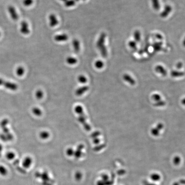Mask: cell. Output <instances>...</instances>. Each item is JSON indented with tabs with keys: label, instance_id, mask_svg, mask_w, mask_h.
I'll return each mask as SVG.
<instances>
[{
	"label": "cell",
	"instance_id": "cell-47",
	"mask_svg": "<svg viewBox=\"0 0 185 185\" xmlns=\"http://www.w3.org/2000/svg\"><path fill=\"white\" fill-rule=\"evenodd\" d=\"M156 37L157 39H158L159 40H161L163 39V37H162V36L159 34H156Z\"/></svg>",
	"mask_w": 185,
	"mask_h": 185
},
{
	"label": "cell",
	"instance_id": "cell-24",
	"mask_svg": "<svg viewBox=\"0 0 185 185\" xmlns=\"http://www.w3.org/2000/svg\"><path fill=\"white\" fill-rule=\"evenodd\" d=\"M64 3H65L64 5L67 7L73 6L76 4V2L74 0H67Z\"/></svg>",
	"mask_w": 185,
	"mask_h": 185
},
{
	"label": "cell",
	"instance_id": "cell-11",
	"mask_svg": "<svg viewBox=\"0 0 185 185\" xmlns=\"http://www.w3.org/2000/svg\"><path fill=\"white\" fill-rule=\"evenodd\" d=\"M150 179L153 182L159 181L161 179V176L160 174L157 172H153L150 175Z\"/></svg>",
	"mask_w": 185,
	"mask_h": 185
},
{
	"label": "cell",
	"instance_id": "cell-56",
	"mask_svg": "<svg viewBox=\"0 0 185 185\" xmlns=\"http://www.w3.org/2000/svg\"><path fill=\"white\" fill-rule=\"evenodd\" d=\"M1 32H0V37H1Z\"/></svg>",
	"mask_w": 185,
	"mask_h": 185
},
{
	"label": "cell",
	"instance_id": "cell-34",
	"mask_svg": "<svg viewBox=\"0 0 185 185\" xmlns=\"http://www.w3.org/2000/svg\"><path fill=\"white\" fill-rule=\"evenodd\" d=\"M162 43H156L154 44L153 48L156 51L161 50L162 48Z\"/></svg>",
	"mask_w": 185,
	"mask_h": 185
},
{
	"label": "cell",
	"instance_id": "cell-22",
	"mask_svg": "<svg viewBox=\"0 0 185 185\" xmlns=\"http://www.w3.org/2000/svg\"><path fill=\"white\" fill-rule=\"evenodd\" d=\"M50 136L49 132L47 131H43L41 132L40 134V137L42 139H48Z\"/></svg>",
	"mask_w": 185,
	"mask_h": 185
},
{
	"label": "cell",
	"instance_id": "cell-44",
	"mask_svg": "<svg viewBox=\"0 0 185 185\" xmlns=\"http://www.w3.org/2000/svg\"><path fill=\"white\" fill-rule=\"evenodd\" d=\"M183 64L182 62H178V63H177V64H176V67H177V68H178V69H181V68H183Z\"/></svg>",
	"mask_w": 185,
	"mask_h": 185
},
{
	"label": "cell",
	"instance_id": "cell-50",
	"mask_svg": "<svg viewBox=\"0 0 185 185\" xmlns=\"http://www.w3.org/2000/svg\"><path fill=\"white\" fill-rule=\"evenodd\" d=\"M4 80L2 78H0V86L2 85L3 83Z\"/></svg>",
	"mask_w": 185,
	"mask_h": 185
},
{
	"label": "cell",
	"instance_id": "cell-28",
	"mask_svg": "<svg viewBox=\"0 0 185 185\" xmlns=\"http://www.w3.org/2000/svg\"><path fill=\"white\" fill-rule=\"evenodd\" d=\"M94 65L97 69H101L104 67V64L103 61L101 60H98L95 62Z\"/></svg>",
	"mask_w": 185,
	"mask_h": 185
},
{
	"label": "cell",
	"instance_id": "cell-45",
	"mask_svg": "<svg viewBox=\"0 0 185 185\" xmlns=\"http://www.w3.org/2000/svg\"><path fill=\"white\" fill-rule=\"evenodd\" d=\"M96 185H106L105 183L103 181L100 179V180H98L96 183Z\"/></svg>",
	"mask_w": 185,
	"mask_h": 185
},
{
	"label": "cell",
	"instance_id": "cell-1",
	"mask_svg": "<svg viewBox=\"0 0 185 185\" xmlns=\"http://www.w3.org/2000/svg\"><path fill=\"white\" fill-rule=\"evenodd\" d=\"M106 37V34L105 33H102L96 43V46L100 51V53L103 57H107L108 55V51L105 45Z\"/></svg>",
	"mask_w": 185,
	"mask_h": 185
},
{
	"label": "cell",
	"instance_id": "cell-33",
	"mask_svg": "<svg viewBox=\"0 0 185 185\" xmlns=\"http://www.w3.org/2000/svg\"><path fill=\"white\" fill-rule=\"evenodd\" d=\"M166 105V102L163 100H161L160 101L156 102V103L154 104V106L155 107L163 106Z\"/></svg>",
	"mask_w": 185,
	"mask_h": 185
},
{
	"label": "cell",
	"instance_id": "cell-20",
	"mask_svg": "<svg viewBox=\"0 0 185 185\" xmlns=\"http://www.w3.org/2000/svg\"><path fill=\"white\" fill-rule=\"evenodd\" d=\"M67 63L70 65H74L77 63V60L76 58L74 57H69L67 58L66 60Z\"/></svg>",
	"mask_w": 185,
	"mask_h": 185
},
{
	"label": "cell",
	"instance_id": "cell-7",
	"mask_svg": "<svg viewBox=\"0 0 185 185\" xmlns=\"http://www.w3.org/2000/svg\"><path fill=\"white\" fill-rule=\"evenodd\" d=\"M84 148V145L82 144L79 145L77 148L76 150L75 151L74 156L76 159L80 158L83 155L82 150Z\"/></svg>",
	"mask_w": 185,
	"mask_h": 185
},
{
	"label": "cell",
	"instance_id": "cell-36",
	"mask_svg": "<svg viewBox=\"0 0 185 185\" xmlns=\"http://www.w3.org/2000/svg\"><path fill=\"white\" fill-rule=\"evenodd\" d=\"M159 131L156 128H152L151 133L154 136H158L159 135Z\"/></svg>",
	"mask_w": 185,
	"mask_h": 185
},
{
	"label": "cell",
	"instance_id": "cell-10",
	"mask_svg": "<svg viewBox=\"0 0 185 185\" xmlns=\"http://www.w3.org/2000/svg\"><path fill=\"white\" fill-rule=\"evenodd\" d=\"M49 25L51 27H55L58 24V21L55 15L51 14L49 16Z\"/></svg>",
	"mask_w": 185,
	"mask_h": 185
},
{
	"label": "cell",
	"instance_id": "cell-16",
	"mask_svg": "<svg viewBox=\"0 0 185 185\" xmlns=\"http://www.w3.org/2000/svg\"><path fill=\"white\" fill-rule=\"evenodd\" d=\"M73 46L74 50L76 53H78L80 50V43L78 40L74 39L73 41Z\"/></svg>",
	"mask_w": 185,
	"mask_h": 185
},
{
	"label": "cell",
	"instance_id": "cell-18",
	"mask_svg": "<svg viewBox=\"0 0 185 185\" xmlns=\"http://www.w3.org/2000/svg\"><path fill=\"white\" fill-rule=\"evenodd\" d=\"M134 41L136 43L139 42L141 40V33L139 30H136L133 34Z\"/></svg>",
	"mask_w": 185,
	"mask_h": 185
},
{
	"label": "cell",
	"instance_id": "cell-12",
	"mask_svg": "<svg viewBox=\"0 0 185 185\" xmlns=\"http://www.w3.org/2000/svg\"><path fill=\"white\" fill-rule=\"evenodd\" d=\"M88 90H89V87L88 86H84L78 88L76 90L75 93L77 96H80L84 94Z\"/></svg>",
	"mask_w": 185,
	"mask_h": 185
},
{
	"label": "cell",
	"instance_id": "cell-40",
	"mask_svg": "<svg viewBox=\"0 0 185 185\" xmlns=\"http://www.w3.org/2000/svg\"><path fill=\"white\" fill-rule=\"evenodd\" d=\"M82 175L81 173V172H77L76 174V175H75V178H76V179L77 180H80L82 178Z\"/></svg>",
	"mask_w": 185,
	"mask_h": 185
},
{
	"label": "cell",
	"instance_id": "cell-23",
	"mask_svg": "<svg viewBox=\"0 0 185 185\" xmlns=\"http://www.w3.org/2000/svg\"><path fill=\"white\" fill-rule=\"evenodd\" d=\"M32 112L34 115L37 116H40L42 114V111L39 109V108H37V107H35L32 109Z\"/></svg>",
	"mask_w": 185,
	"mask_h": 185
},
{
	"label": "cell",
	"instance_id": "cell-32",
	"mask_svg": "<svg viewBox=\"0 0 185 185\" xmlns=\"http://www.w3.org/2000/svg\"><path fill=\"white\" fill-rule=\"evenodd\" d=\"M35 96L36 98L38 100H40L42 98H43V93L42 90H37L36 92Z\"/></svg>",
	"mask_w": 185,
	"mask_h": 185
},
{
	"label": "cell",
	"instance_id": "cell-57",
	"mask_svg": "<svg viewBox=\"0 0 185 185\" xmlns=\"http://www.w3.org/2000/svg\"><path fill=\"white\" fill-rule=\"evenodd\" d=\"M83 1H86V0H83Z\"/></svg>",
	"mask_w": 185,
	"mask_h": 185
},
{
	"label": "cell",
	"instance_id": "cell-15",
	"mask_svg": "<svg viewBox=\"0 0 185 185\" xmlns=\"http://www.w3.org/2000/svg\"><path fill=\"white\" fill-rule=\"evenodd\" d=\"M68 39V37L66 34L57 35L54 37V40L57 42L66 41Z\"/></svg>",
	"mask_w": 185,
	"mask_h": 185
},
{
	"label": "cell",
	"instance_id": "cell-27",
	"mask_svg": "<svg viewBox=\"0 0 185 185\" xmlns=\"http://www.w3.org/2000/svg\"><path fill=\"white\" fill-rule=\"evenodd\" d=\"M8 173L7 169L3 165H0V175L3 176H6Z\"/></svg>",
	"mask_w": 185,
	"mask_h": 185
},
{
	"label": "cell",
	"instance_id": "cell-19",
	"mask_svg": "<svg viewBox=\"0 0 185 185\" xmlns=\"http://www.w3.org/2000/svg\"><path fill=\"white\" fill-rule=\"evenodd\" d=\"M153 7L155 10H159L160 8V2L159 0H152Z\"/></svg>",
	"mask_w": 185,
	"mask_h": 185
},
{
	"label": "cell",
	"instance_id": "cell-31",
	"mask_svg": "<svg viewBox=\"0 0 185 185\" xmlns=\"http://www.w3.org/2000/svg\"><path fill=\"white\" fill-rule=\"evenodd\" d=\"M106 144H105V143L101 144V145H98L94 147V148H93V150H94L95 151H99L103 149L104 148H105V147H106Z\"/></svg>",
	"mask_w": 185,
	"mask_h": 185
},
{
	"label": "cell",
	"instance_id": "cell-30",
	"mask_svg": "<svg viewBox=\"0 0 185 185\" xmlns=\"http://www.w3.org/2000/svg\"><path fill=\"white\" fill-rule=\"evenodd\" d=\"M15 155L14 153L12 152H9L6 154V157L7 159L10 160H13L15 158Z\"/></svg>",
	"mask_w": 185,
	"mask_h": 185
},
{
	"label": "cell",
	"instance_id": "cell-8",
	"mask_svg": "<svg viewBox=\"0 0 185 185\" xmlns=\"http://www.w3.org/2000/svg\"><path fill=\"white\" fill-rule=\"evenodd\" d=\"M33 163L32 158L30 156H27L23 159L22 162V165L25 169H29L31 167Z\"/></svg>",
	"mask_w": 185,
	"mask_h": 185
},
{
	"label": "cell",
	"instance_id": "cell-54",
	"mask_svg": "<svg viewBox=\"0 0 185 185\" xmlns=\"http://www.w3.org/2000/svg\"><path fill=\"white\" fill-rule=\"evenodd\" d=\"M60 1H62L64 2H65L67 0H60Z\"/></svg>",
	"mask_w": 185,
	"mask_h": 185
},
{
	"label": "cell",
	"instance_id": "cell-25",
	"mask_svg": "<svg viewBox=\"0 0 185 185\" xmlns=\"http://www.w3.org/2000/svg\"><path fill=\"white\" fill-rule=\"evenodd\" d=\"M128 45L131 49L136 50L137 48V43L134 40H131L128 43Z\"/></svg>",
	"mask_w": 185,
	"mask_h": 185
},
{
	"label": "cell",
	"instance_id": "cell-37",
	"mask_svg": "<svg viewBox=\"0 0 185 185\" xmlns=\"http://www.w3.org/2000/svg\"><path fill=\"white\" fill-rule=\"evenodd\" d=\"M33 0H23V4L25 6L29 7L33 3Z\"/></svg>",
	"mask_w": 185,
	"mask_h": 185
},
{
	"label": "cell",
	"instance_id": "cell-35",
	"mask_svg": "<svg viewBox=\"0 0 185 185\" xmlns=\"http://www.w3.org/2000/svg\"><path fill=\"white\" fill-rule=\"evenodd\" d=\"M74 152L75 150L73 149L72 148H69L66 151V153L68 156H74Z\"/></svg>",
	"mask_w": 185,
	"mask_h": 185
},
{
	"label": "cell",
	"instance_id": "cell-42",
	"mask_svg": "<svg viewBox=\"0 0 185 185\" xmlns=\"http://www.w3.org/2000/svg\"><path fill=\"white\" fill-rule=\"evenodd\" d=\"M163 127H164V125L162 124V123H159L157 125L156 128L158 129L159 131L162 130V128H163Z\"/></svg>",
	"mask_w": 185,
	"mask_h": 185
},
{
	"label": "cell",
	"instance_id": "cell-38",
	"mask_svg": "<svg viewBox=\"0 0 185 185\" xmlns=\"http://www.w3.org/2000/svg\"><path fill=\"white\" fill-rule=\"evenodd\" d=\"M153 99L155 101H156V102H158V101H160V100H161V97L160 95L159 94H157V93H156V94H154L152 95Z\"/></svg>",
	"mask_w": 185,
	"mask_h": 185
},
{
	"label": "cell",
	"instance_id": "cell-46",
	"mask_svg": "<svg viewBox=\"0 0 185 185\" xmlns=\"http://www.w3.org/2000/svg\"><path fill=\"white\" fill-rule=\"evenodd\" d=\"M126 173V171H125L124 169H122V170H120L119 171H118V174L119 175H124Z\"/></svg>",
	"mask_w": 185,
	"mask_h": 185
},
{
	"label": "cell",
	"instance_id": "cell-26",
	"mask_svg": "<svg viewBox=\"0 0 185 185\" xmlns=\"http://www.w3.org/2000/svg\"><path fill=\"white\" fill-rule=\"evenodd\" d=\"M181 157L178 156H176L174 157V158H173V164H174V165L178 166L181 163Z\"/></svg>",
	"mask_w": 185,
	"mask_h": 185
},
{
	"label": "cell",
	"instance_id": "cell-5",
	"mask_svg": "<svg viewBox=\"0 0 185 185\" xmlns=\"http://www.w3.org/2000/svg\"><path fill=\"white\" fill-rule=\"evenodd\" d=\"M2 85H3L7 89L12 90V91H15L18 89V85L14 83L10 82V81H5L4 80Z\"/></svg>",
	"mask_w": 185,
	"mask_h": 185
},
{
	"label": "cell",
	"instance_id": "cell-55",
	"mask_svg": "<svg viewBox=\"0 0 185 185\" xmlns=\"http://www.w3.org/2000/svg\"><path fill=\"white\" fill-rule=\"evenodd\" d=\"M74 1H75V2H78V1H80V0H74Z\"/></svg>",
	"mask_w": 185,
	"mask_h": 185
},
{
	"label": "cell",
	"instance_id": "cell-17",
	"mask_svg": "<svg viewBox=\"0 0 185 185\" xmlns=\"http://www.w3.org/2000/svg\"><path fill=\"white\" fill-rule=\"evenodd\" d=\"M171 76L173 77H181L184 75V73L183 72L178 71L177 70H173L171 72Z\"/></svg>",
	"mask_w": 185,
	"mask_h": 185
},
{
	"label": "cell",
	"instance_id": "cell-6",
	"mask_svg": "<svg viewBox=\"0 0 185 185\" xmlns=\"http://www.w3.org/2000/svg\"><path fill=\"white\" fill-rule=\"evenodd\" d=\"M20 32L23 35H28L30 33L29 25L26 21H23L21 23Z\"/></svg>",
	"mask_w": 185,
	"mask_h": 185
},
{
	"label": "cell",
	"instance_id": "cell-52",
	"mask_svg": "<svg viewBox=\"0 0 185 185\" xmlns=\"http://www.w3.org/2000/svg\"><path fill=\"white\" fill-rule=\"evenodd\" d=\"M3 150V147L0 144V156H1V153L2 151Z\"/></svg>",
	"mask_w": 185,
	"mask_h": 185
},
{
	"label": "cell",
	"instance_id": "cell-14",
	"mask_svg": "<svg viewBox=\"0 0 185 185\" xmlns=\"http://www.w3.org/2000/svg\"><path fill=\"white\" fill-rule=\"evenodd\" d=\"M123 79L126 81L130 84L131 85H134L135 84V81L134 79L132 78V77L127 74H125L123 76Z\"/></svg>",
	"mask_w": 185,
	"mask_h": 185
},
{
	"label": "cell",
	"instance_id": "cell-51",
	"mask_svg": "<svg viewBox=\"0 0 185 185\" xmlns=\"http://www.w3.org/2000/svg\"><path fill=\"white\" fill-rule=\"evenodd\" d=\"M172 185H180L179 182H175L172 184Z\"/></svg>",
	"mask_w": 185,
	"mask_h": 185
},
{
	"label": "cell",
	"instance_id": "cell-4",
	"mask_svg": "<svg viewBox=\"0 0 185 185\" xmlns=\"http://www.w3.org/2000/svg\"><path fill=\"white\" fill-rule=\"evenodd\" d=\"M8 11L10 15L11 18L13 20L16 21L18 19V15L15 8L12 6L10 5L8 7Z\"/></svg>",
	"mask_w": 185,
	"mask_h": 185
},
{
	"label": "cell",
	"instance_id": "cell-43",
	"mask_svg": "<svg viewBox=\"0 0 185 185\" xmlns=\"http://www.w3.org/2000/svg\"><path fill=\"white\" fill-rule=\"evenodd\" d=\"M100 140L99 138H95V139H93V142L94 144H95V145H98V144L100 143Z\"/></svg>",
	"mask_w": 185,
	"mask_h": 185
},
{
	"label": "cell",
	"instance_id": "cell-29",
	"mask_svg": "<svg viewBox=\"0 0 185 185\" xmlns=\"http://www.w3.org/2000/svg\"><path fill=\"white\" fill-rule=\"evenodd\" d=\"M78 80L80 83L85 84L87 82V80L85 76L83 75H80L78 77Z\"/></svg>",
	"mask_w": 185,
	"mask_h": 185
},
{
	"label": "cell",
	"instance_id": "cell-13",
	"mask_svg": "<svg viewBox=\"0 0 185 185\" xmlns=\"http://www.w3.org/2000/svg\"><path fill=\"white\" fill-rule=\"evenodd\" d=\"M155 70L157 73L160 74L163 76H165L167 74V70L162 65H159L156 66L155 68Z\"/></svg>",
	"mask_w": 185,
	"mask_h": 185
},
{
	"label": "cell",
	"instance_id": "cell-9",
	"mask_svg": "<svg viewBox=\"0 0 185 185\" xmlns=\"http://www.w3.org/2000/svg\"><path fill=\"white\" fill-rule=\"evenodd\" d=\"M172 8L169 5H167L164 7V10L161 13L160 16L162 18H164L167 17L171 12Z\"/></svg>",
	"mask_w": 185,
	"mask_h": 185
},
{
	"label": "cell",
	"instance_id": "cell-39",
	"mask_svg": "<svg viewBox=\"0 0 185 185\" xmlns=\"http://www.w3.org/2000/svg\"><path fill=\"white\" fill-rule=\"evenodd\" d=\"M100 135H101V132L100 131H96L92 133L90 135V137L92 139H95V138H98V136H100Z\"/></svg>",
	"mask_w": 185,
	"mask_h": 185
},
{
	"label": "cell",
	"instance_id": "cell-41",
	"mask_svg": "<svg viewBox=\"0 0 185 185\" xmlns=\"http://www.w3.org/2000/svg\"><path fill=\"white\" fill-rule=\"evenodd\" d=\"M0 139L4 142H8L6 136L3 133L0 134Z\"/></svg>",
	"mask_w": 185,
	"mask_h": 185
},
{
	"label": "cell",
	"instance_id": "cell-3",
	"mask_svg": "<svg viewBox=\"0 0 185 185\" xmlns=\"http://www.w3.org/2000/svg\"><path fill=\"white\" fill-rule=\"evenodd\" d=\"M9 123V120L7 119H4L1 122V127L2 129L3 133L5 135L7 141H11L13 139V135L11 133L9 129L8 128L7 125Z\"/></svg>",
	"mask_w": 185,
	"mask_h": 185
},
{
	"label": "cell",
	"instance_id": "cell-53",
	"mask_svg": "<svg viewBox=\"0 0 185 185\" xmlns=\"http://www.w3.org/2000/svg\"><path fill=\"white\" fill-rule=\"evenodd\" d=\"M182 103H183V104H184L185 103V99H184V100H183V102H182Z\"/></svg>",
	"mask_w": 185,
	"mask_h": 185
},
{
	"label": "cell",
	"instance_id": "cell-49",
	"mask_svg": "<svg viewBox=\"0 0 185 185\" xmlns=\"http://www.w3.org/2000/svg\"><path fill=\"white\" fill-rule=\"evenodd\" d=\"M144 185H157L156 184H153V183H148V182H147L145 184H144Z\"/></svg>",
	"mask_w": 185,
	"mask_h": 185
},
{
	"label": "cell",
	"instance_id": "cell-2",
	"mask_svg": "<svg viewBox=\"0 0 185 185\" xmlns=\"http://www.w3.org/2000/svg\"><path fill=\"white\" fill-rule=\"evenodd\" d=\"M76 113L79 115L78 120L81 124L83 125L84 128V129L87 131H90L91 128V126L89 124H88L87 123L86 120L87 117L85 114H84L83 109H81L78 111Z\"/></svg>",
	"mask_w": 185,
	"mask_h": 185
},
{
	"label": "cell",
	"instance_id": "cell-48",
	"mask_svg": "<svg viewBox=\"0 0 185 185\" xmlns=\"http://www.w3.org/2000/svg\"><path fill=\"white\" fill-rule=\"evenodd\" d=\"M179 183H180V184H182V185H184V179H181V180H180V181H179Z\"/></svg>",
	"mask_w": 185,
	"mask_h": 185
},
{
	"label": "cell",
	"instance_id": "cell-21",
	"mask_svg": "<svg viewBox=\"0 0 185 185\" xmlns=\"http://www.w3.org/2000/svg\"><path fill=\"white\" fill-rule=\"evenodd\" d=\"M25 69L22 67H19L16 69V73L18 76H21L25 73Z\"/></svg>",
	"mask_w": 185,
	"mask_h": 185
}]
</instances>
